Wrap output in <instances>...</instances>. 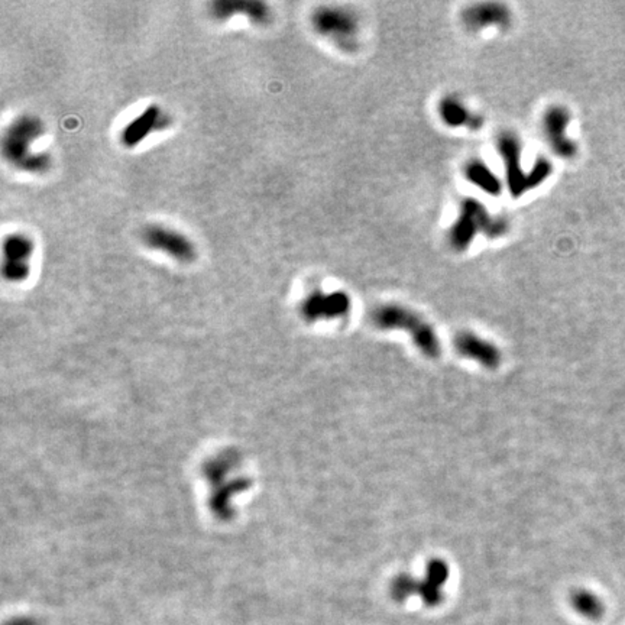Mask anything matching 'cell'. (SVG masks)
I'll list each match as a JSON object with an SVG mask.
<instances>
[{
	"mask_svg": "<svg viewBox=\"0 0 625 625\" xmlns=\"http://www.w3.org/2000/svg\"><path fill=\"white\" fill-rule=\"evenodd\" d=\"M46 132L43 123L34 115H20L15 118L4 132L2 152L5 160L16 170L42 174L51 167L48 152L34 149L35 144Z\"/></svg>",
	"mask_w": 625,
	"mask_h": 625,
	"instance_id": "cell-1",
	"label": "cell"
},
{
	"mask_svg": "<svg viewBox=\"0 0 625 625\" xmlns=\"http://www.w3.org/2000/svg\"><path fill=\"white\" fill-rule=\"evenodd\" d=\"M509 231L508 219L493 214L479 200L466 197L459 205V213L448 231V243L455 252H465L478 235L498 239Z\"/></svg>",
	"mask_w": 625,
	"mask_h": 625,
	"instance_id": "cell-2",
	"label": "cell"
},
{
	"mask_svg": "<svg viewBox=\"0 0 625 625\" xmlns=\"http://www.w3.org/2000/svg\"><path fill=\"white\" fill-rule=\"evenodd\" d=\"M495 146L504 164L508 191L514 198H518L531 190L539 188L549 180V177L553 172L551 163L543 158V156L537 158L530 171H524L521 165L523 144L514 132H500L495 139Z\"/></svg>",
	"mask_w": 625,
	"mask_h": 625,
	"instance_id": "cell-3",
	"label": "cell"
},
{
	"mask_svg": "<svg viewBox=\"0 0 625 625\" xmlns=\"http://www.w3.org/2000/svg\"><path fill=\"white\" fill-rule=\"evenodd\" d=\"M371 322L381 330L408 331L418 350L429 358H437L441 353V343L433 326L408 307L401 304L378 305L371 312Z\"/></svg>",
	"mask_w": 625,
	"mask_h": 625,
	"instance_id": "cell-4",
	"label": "cell"
},
{
	"mask_svg": "<svg viewBox=\"0 0 625 625\" xmlns=\"http://www.w3.org/2000/svg\"><path fill=\"white\" fill-rule=\"evenodd\" d=\"M312 31L345 53L359 48L361 24L353 11L343 6H319L310 15Z\"/></svg>",
	"mask_w": 625,
	"mask_h": 625,
	"instance_id": "cell-5",
	"label": "cell"
},
{
	"mask_svg": "<svg viewBox=\"0 0 625 625\" xmlns=\"http://www.w3.org/2000/svg\"><path fill=\"white\" fill-rule=\"evenodd\" d=\"M449 566L440 559H433L427 563L426 575L415 579L410 575H398L390 585V593L394 600L404 602L417 595L430 608L437 607L443 600V586L448 582Z\"/></svg>",
	"mask_w": 625,
	"mask_h": 625,
	"instance_id": "cell-6",
	"label": "cell"
},
{
	"mask_svg": "<svg viewBox=\"0 0 625 625\" xmlns=\"http://www.w3.org/2000/svg\"><path fill=\"white\" fill-rule=\"evenodd\" d=\"M141 238L148 249L164 254L180 263H190L197 256L193 240L177 229L164 225H148L144 228Z\"/></svg>",
	"mask_w": 625,
	"mask_h": 625,
	"instance_id": "cell-7",
	"label": "cell"
},
{
	"mask_svg": "<svg viewBox=\"0 0 625 625\" xmlns=\"http://www.w3.org/2000/svg\"><path fill=\"white\" fill-rule=\"evenodd\" d=\"M35 245L32 239L20 232L9 233L4 239L2 274L5 280L18 282L28 278L31 273V258Z\"/></svg>",
	"mask_w": 625,
	"mask_h": 625,
	"instance_id": "cell-8",
	"label": "cell"
},
{
	"mask_svg": "<svg viewBox=\"0 0 625 625\" xmlns=\"http://www.w3.org/2000/svg\"><path fill=\"white\" fill-rule=\"evenodd\" d=\"M460 20L462 25L471 32L488 28L508 29L512 24V12L505 4L479 2L462 9Z\"/></svg>",
	"mask_w": 625,
	"mask_h": 625,
	"instance_id": "cell-9",
	"label": "cell"
},
{
	"mask_svg": "<svg viewBox=\"0 0 625 625\" xmlns=\"http://www.w3.org/2000/svg\"><path fill=\"white\" fill-rule=\"evenodd\" d=\"M570 122L569 111L562 106L549 107L542 116V132L550 149L561 158H572L576 145L568 135Z\"/></svg>",
	"mask_w": 625,
	"mask_h": 625,
	"instance_id": "cell-10",
	"label": "cell"
},
{
	"mask_svg": "<svg viewBox=\"0 0 625 625\" xmlns=\"http://www.w3.org/2000/svg\"><path fill=\"white\" fill-rule=\"evenodd\" d=\"M170 118L158 104H149L133 118L121 132V142L125 148H135L152 133L168 128Z\"/></svg>",
	"mask_w": 625,
	"mask_h": 625,
	"instance_id": "cell-11",
	"label": "cell"
},
{
	"mask_svg": "<svg viewBox=\"0 0 625 625\" xmlns=\"http://www.w3.org/2000/svg\"><path fill=\"white\" fill-rule=\"evenodd\" d=\"M350 308L352 300L345 291H315L303 301L301 312L307 320L315 322L319 319L330 320L345 317L349 315Z\"/></svg>",
	"mask_w": 625,
	"mask_h": 625,
	"instance_id": "cell-12",
	"label": "cell"
},
{
	"mask_svg": "<svg viewBox=\"0 0 625 625\" xmlns=\"http://www.w3.org/2000/svg\"><path fill=\"white\" fill-rule=\"evenodd\" d=\"M213 19L225 22L235 16H245L255 25L270 24L273 11L268 4L258 0H216L209 6Z\"/></svg>",
	"mask_w": 625,
	"mask_h": 625,
	"instance_id": "cell-13",
	"label": "cell"
},
{
	"mask_svg": "<svg viewBox=\"0 0 625 625\" xmlns=\"http://www.w3.org/2000/svg\"><path fill=\"white\" fill-rule=\"evenodd\" d=\"M455 349L463 358L494 369L501 364V350L472 331H462L455 338Z\"/></svg>",
	"mask_w": 625,
	"mask_h": 625,
	"instance_id": "cell-14",
	"label": "cell"
},
{
	"mask_svg": "<svg viewBox=\"0 0 625 625\" xmlns=\"http://www.w3.org/2000/svg\"><path fill=\"white\" fill-rule=\"evenodd\" d=\"M440 121L452 129L467 128L471 130H479L483 125V118L474 114L460 99L456 96H444L437 106Z\"/></svg>",
	"mask_w": 625,
	"mask_h": 625,
	"instance_id": "cell-15",
	"label": "cell"
},
{
	"mask_svg": "<svg viewBox=\"0 0 625 625\" xmlns=\"http://www.w3.org/2000/svg\"><path fill=\"white\" fill-rule=\"evenodd\" d=\"M463 175L469 183L489 195L497 197L502 193V183L497 174L479 158L469 160L465 164Z\"/></svg>",
	"mask_w": 625,
	"mask_h": 625,
	"instance_id": "cell-16",
	"label": "cell"
},
{
	"mask_svg": "<svg viewBox=\"0 0 625 625\" xmlns=\"http://www.w3.org/2000/svg\"><path fill=\"white\" fill-rule=\"evenodd\" d=\"M570 604L577 614L588 619H598L604 614L602 600L588 589H576L570 595Z\"/></svg>",
	"mask_w": 625,
	"mask_h": 625,
	"instance_id": "cell-17",
	"label": "cell"
}]
</instances>
